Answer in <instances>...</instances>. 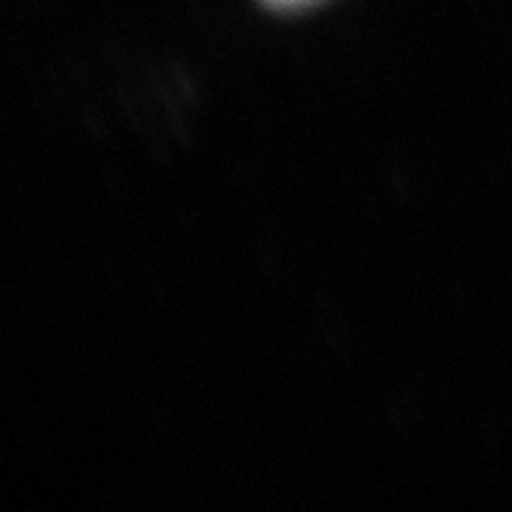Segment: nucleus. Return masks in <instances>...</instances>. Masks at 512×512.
Listing matches in <instances>:
<instances>
[{
    "mask_svg": "<svg viewBox=\"0 0 512 512\" xmlns=\"http://www.w3.org/2000/svg\"><path fill=\"white\" fill-rule=\"evenodd\" d=\"M264 3H270L275 8H301V6H311V3H317V0H264Z\"/></svg>",
    "mask_w": 512,
    "mask_h": 512,
    "instance_id": "1",
    "label": "nucleus"
}]
</instances>
